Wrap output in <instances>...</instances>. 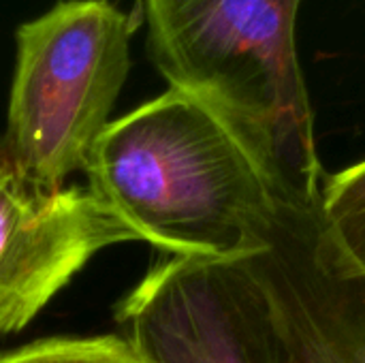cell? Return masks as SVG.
<instances>
[{
    "instance_id": "6da1fadb",
    "label": "cell",
    "mask_w": 365,
    "mask_h": 363,
    "mask_svg": "<svg viewBox=\"0 0 365 363\" xmlns=\"http://www.w3.org/2000/svg\"><path fill=\"white\" fill-rule=\"evenodd\" d=\"M302 0H143L148 49L173 90L210 109L276 201L317 208L323 169L297 56Z\"/></svg>"
},
{
    "instance_id": "7a4b0ae2",
    "label": "cell",
    "mask_w": 365,
    "mask_h": 363,
    "mask_svg": "<svg viewBox=\"0 0 365 363\" xmlns=\"http://www.w3.org/2000/svg\"><path fill=\"white\" fill-rule=\"evenodd\" d=\"M86 175L137 235L175 257L259 252L276 199L252 156L199 101L169 88L107 124Z\"/></svg>"
},
{
    "instance_id": "3957f363",
    "label": "cell",
    "mask_w": 365,
    "mask_h": 363,
    "mask_svg": "<svg viewBox=\"0 0 365 363\" xmlns=\"http://www.w3.org/2000/svg\"><path fill=\"white\" fill-rule=\"evenodd\" d=\"M139 17L109 0H62L15 32V73L0 148L47 190L86 171L130 68Z\"/></svg>"
},
{
    "instance_id": "277c9868",
    "label": "cell",
    "mask_w": 365,
    "mask_h": 363,
    "mask_svg": "<svg viewBox=\"0 0 365 363\" xmlns=\"http://www.w3.org/2000/svg\"><path fill=\"white\" fill-rule=\"evenodd\" d=\"M118 319L143 363H274L269 300L246 259L158 263Z\"/></svg>"
},
{
    "instance_id": "5b68a950",
    "label": "cell",
    "mask_w": 365,
    "mask_h": 363,
    "mask_svg": "<svg viewBox=\"0 0 365 363\" xmlns=\"http://www.w3.org/2000/svg\"><path fill=\"white\" fill-rule=\"evenodd\" d=\"M263 242L246 261L269 300L274 363H365V272L325 233L321 203L276 201Z\"/></svg>"
},
{
    "instance_id": "8992f818",
    "label": "cell",
    "mask_w": 365,
    "mask_h": 363,
    "mask_svg": "<svg viewBox=\"0 0 365 363\" xmlns=\"http://www.w3.org/2000/svg\"><path fill=\"white\" fill-rule=\"evenodd\" d=\"M139 242L90 188H38L0 150V336L24 329L103 248Z\"/></svg>"
},
{
    "instance_id": "52a82bcc",
    "label": "cell",
    "mask_w": 365,
    "mask_h": 363,
    "mask_svg": "<svg viewBox=\"0 0 365 363\" xmlns=\"http://www.w3.org/2000/svg\"><path fill=\"white\" fill-rule=\"evenodd\" d=\"M321 220L349 263L365 272V160L323 182Z\"/></svg>"
},
{
    "instance_id": "ba28073f",
    "label": "cell",
    "mask_w": 365,
    "mask_h": 363,
    "mask_svg": "<svg viewBox=\"0 0 365 363\" xmlns=\"http://www.w3.org/2000/svg\"><path fill=\"white\" fill-rule=\"evenodd\" d=\"M0 363H143L133 344L118 336L51 338L17 349Z\"/></svg>"
}]
</instances>
